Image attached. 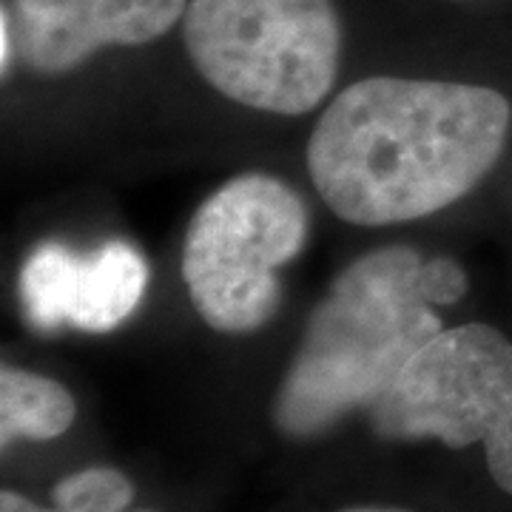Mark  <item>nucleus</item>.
<instances>
[{"label":"nucleus","mask_w":512,"mask_h":512,"mask_svg":"<svg viewBox=\"0 0 512 512\" xmlns=\"http://www.w3.org/2000/svg\"><path fill=\"white\" fill-rule=\"evenodd\" d=\"M510 100L456 80L376 74L330 100L308 140L313 188L339 220L387 228L473 194L501 160Z\"/></svg>","instance_id":"nucleus-1"},{"label":"nucleus","mask_w":512,"mask_h":512,"mask_svg":"<svg viewBox=\"0 0 512 512\" xmlns=\"http://www.w3.org/2000/svg\"><path fill=\"white\" fill-rule=\"evenodd\" d=\"M424 254L384 245L350 262L305 322L276 387L279 436L313 441L370 410L444 322L424 285Z\"/></svg>","instance_id":"nucleus-2"},{"label":"nucleus","mask_w":512,"mask_h":512,"mask_svg":"<svg viewBox=\"0 0 512 512\" xmlns=\"http://www.w3.org/2000/svg\"><path fill=\"white\" fill-rule=\"evenodd\" d=\"M183 43L222 97L302 117L333 92L342 20L333 0H188Z\"/></svg>","instance_id":"nucleus-3"},{"label":"nucleus","mask_w":512,"mask_h":512,"mask_svg":"<svg viewBox=\"0 0 512 512\" xmlns=\"http://www.w3.org/2000/svg\"><path fill=\"white\" fill-rule=\"evenodd\" d=\"M311 211L274 174L248 171L222 183L188 222L183 282L200 319L217 333L262 330L282 308V276L305 251Z\"/></svg>","instance_id":"nucleus-4"},{"label":"nucleus","mask_w":512,"mask_h":512,"mask_svg":"<svg viewBox=\"0 0 512 512\" xmlns=\"http://www.w3.org/2000/svg\"><path fill=\"white\" fill-rule=\"evenodd\" d=\"M382 441L484 447L493 481L512 495V342L487 322L444 328L367 410Z\"/></svg>","instance_id":"nucleus-5"},{"label":"nucleus","mask_w":512,"mask_h":512,"mask_svg":"<svg viewBox=\"0 0 512 512\" xmlns=\"http://www.w3.org/2000/svg\"><path fill=\"white\" fill-rule=\"evenodd\" d=\"M148 288L143 254L123 239H109L92 254L63 242H40L20 268V302L32 328L55 333L63 325L109 333L140 308Z\"/></svg>","instance_id":"nucleus-6"},{"label":"nucleus","mask_w":512,"mask_h":512,"mask_svg":"<svg viewBox=\"0 0 512 512\" xmlns=\"http://www.w3.org/2000/svg\"><path fill=\"white\" fill-rule=\"evenodd\" d=\"M18 57L66 74L109 46H146L183 23L188 0H12Z\"/></svg>","instance_id":"nucleus-7"},{"label":"nucleus","mask_w":512,"mask_h":512,"mask_svg":"<svg viewBox=\"0 0 512 512\" xmlns=\"http://www.w3.org/2000/svg\"><path fill=\"white\" fill-rule=\"evenodd\" d=\"M77 419V402L49 376L23 367L0 370V444L15 441H52L63 436Z\"/></svg>","instance_id":"nucleus-8"},{"label":"nucleus","mask_w":512,"mask_h":512,"mask_svg":"<svg viewBox=\"0 0 512 512\" xmlns=\"http://www.w3.org/2000/svg\"><path fill=\"white\" fill-rule=\"evenodd\" d=\"M52 504L60 512H128L134 484L114 467H86L57 481Z\"/></svg>","instance_id":"nucleus-9"},{"label":"nucleus","mask_w":512,"mask_h":512,"mask_svg":"<svg viewBox=\"0 0 512 512\" xmlns=\"http://www.w3.org/2000/svg\"><path fill=\"white\" fill-rule=\"evenodd\" d=\"M424 285L430 293V302L436 308H444V305H456L467 293L470 279L453 256H430L424 262Z\"/></svg>","instance_id":"nucleus-10"},{"label":"nucleus","mask_w":512,"mask_h":512,"mask_svg":"<svg viewBox=\"0 0 512 512\" xmlns=\"http://www.w3.org/2000/svg\"><path fill=\"white\" fill-rule=\"evenodd\" d=\"M18 57V37H15V23L9 9L3 6L0 12V66H3V77L12 72V63Z\"/></svg>","instance_id":"nucleus-11"},{"label":"nucleus","mask_w":512,"mask_h":512,"mask_svg":"<svg viewBox=\"0 0 512 512\" xmlns=\"http://www.w3.org/2000/svg\"><path fill=\"white\" fill-rule=\"evenodd\" d=\"M0 512H60L52 504V507H40L35 504L32 498H26V495L15 493V490H3L0 493ZM128 512H154V510H128Z\"/></svg>","instance_id":"nucleus-12"},{"label":"nucleus","mask_w":512,"mask_h":512,"mask_svg":"<svg viewBox=\"0 0 512 512\" xmlns=\"http://www.w3.org/2000/svg\"><path fill=\"white\" fill-rule=\"evenodd\" d=\"M342 512H407V510H396V507H348Z\"/></svg>","instance_id":"nucleus-13"}]
</instances>
